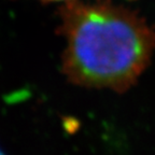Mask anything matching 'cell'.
I'll use <instances>...</instances> for the list:
<instances>
[{"label":"cell","instance_id":"6da1fadb","mask_svg":"<svg viewBox=\"0 0 155 155\" xmlns=\"http://www.w3.org/2000/svg\"><path fill=\"white\" fill-rule=\"evenodd\" d=\"M61 69L69 82L124 93L155 51V29L138 12L109 0H72L59 11Z\"/></svg>","mask_w":155,"mask_h":155},{"label":"cell","instance_id":"7a4b0ae2","mask_svg":"<svg viewBox=\"0 0 155 155\" xmlns=\"http://www.w3.org/2000/svg\"><path fill=\"white\" fill-rule=\"evenodd\" d=\"M42 1H64V2H68V1H72V0H42Z\"/></svg>","mask_w":155,"mask_h":155},{"label":"cell","instance_id":"3957f363","mask_svg":"<svg viewBox=\"0 0 155 155\" xmlns=\"http://www.w3.org/2000/svg\"><path fill=\"white\" fill-rule=\"evenodd\" d=\"M0 155H3V153H2V152H1V151H0Z\"/></svg>","mask_w":155,"mask_h":155}]
</instances>
